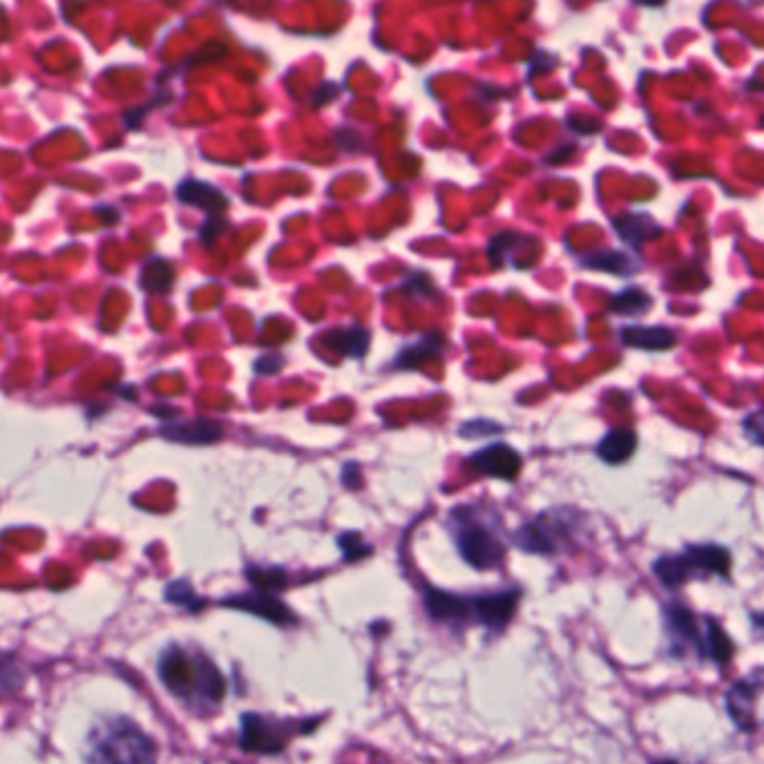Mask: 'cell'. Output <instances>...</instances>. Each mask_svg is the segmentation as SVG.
<instances>
[{
  "instance_id": "1",
  "label": "cell",
  "mask_w": 764,
  "mask_h": 764,
  "mask_svg": "<svg viewBox=\"0 0 764 764\" xmlns=\"http://www.w3.org/2000/svg\"><path fill=\"white\" fill-rule=\"evenodd\" d=\"M157 677L166 693L195 718H215L224 709L228 680L197 644L170 642L157 657Z\"/></svg>"
},
{
  "instance_id": "2",
  "label": "cell",
  "mask_w": 764,
  "mask_h": 764,
  "mask_svg": "<svg viewBox=\"0 0 764 764\" xmlns=\"http://www.w3.org/2000/svg\"><path fill=\"white\" fill-rule=\"evenodd\" d=\"M519 601V588L483 592V595H456V592L432 586L423 590V606L432 622L456 630L481 626L492 635H501L510 626Z\"/></svg>"
},
{
  "instance_id": "3",
  "label": "cell",
  "mask_w": 764,
  "mask_h": 764,
  "mask_svg": "<svg viewBox=\"0 0 764 764\" xmlns=\"http://www.w3.org/2000/svg\"><path fill=\"white\" fill-rule=\"evenodd\" d=\"M85 764H159V744L126 713L92 720L83 742Z\"/></svg>"
},
{
  "instance_id": "4",
  "label": "cell",
  "mask_w": 764,
  "mask_h": 764,
  "mask_svg": "<svg viewBox=\"0 0 764 764\" xmlns=\"http://www.w3.org/2000/svg\"><path fill=\"white\" fill-rule=\"evenodd\" d=\"M324 722V715L318 718H284L264 711H246L240 718L237 744L244 753L260 758L280 756L291 744L311 735Z\"/></svg>"
},
{
  "instance_id": "5",
  "label": "cell",
  "mask_w": 764,
  "mask_h": 764,
  "mask_svg": "<svg viewBox=\"0 0 764 764\" xmlns=\"http://www.w3.org/2000/svg\"><path fill=\"white\" fill-rule=\"evenodd\" d=\"M729 568L731 555L720 546H689L677 555H666L653 563L655 577L666 588H677L691 579H706L713 575L727 577Z\"/></svg>"
},
{
  "instance_id": "6",
  "label": "cell",
  "mask_w": 764,
  "mask_h": 764,
  "mask_svg": "<svg viewBox=\"0 0 764 764\" xmlns=\"http://www.w3.org/2000/svg\"><path fill=\"white\" fill-rule=\"evenodd\" d=\"M452 521L456 548L472 568L490 570L501 566L505 557V546L485 523L476 521L472 512L463 508L452 514Z\"/></svg>"
},
{
  "instance_id": "7",
  "label": "cell",
  "mask_w": 764,
  "mask_h": 764,
  "mask_svg": "<svg viewBox=\"0 0 764 764\" xmlns=\"http://www.w3.org/2000/svg\"><path fill=\"white\" fill-rule=\"evenodd\" d=\"M764 700V671L747 675L735 682L727 693L729 718L735 727L744 733H753L762 724V713L758 704Z\"/></svg>"
},
{
  "instance_id": "8",
  "label": "cell",
  "mask_w": 764,
  "mask_h": 764,
  "mask_svg": "<svg viewBox=\"0 0 764 764\" xmlns=\"http://www.w3.org/2000/svg\"><path fill=\"white\" fill-rule=\"evenodd\" d=\"M664 628L673 655L686 657L693 653L697 657H706L704 628L697 624L693 610H689L684 604H668L664 608Z\"/></svg>"
},
{
  "instance_id": "9",
  "label": "cell",
  "mask_w": 764,
  "mask_h": 764,
  "mask_svg": "<svg viewBox=\"0 0 764 764\" xmlns=\"http://www.w3.org/2000/svg\"><path fill=\"white\" fill-rule=\"evenodd\" d=\"M222 606L242 610V613L260 617L264 619V622L275 624V626H291L295 622V615L291 613V608L286 606L275 592H266L257 588H253L251 592H242V595H231L222 599Z\"/></svg>"
},
{
  "instance_id": "10",
  "label": "cell",
  "mask_w": 764,
  "mask_h": 764,
  "mask_svg": "<svg viewBox=\"0 0 764 764\" xmlns=\"http://www.w3.org/2000/svg\"><path fill=\"white\" fill-rule=\"evenodd\" d=\"M563 539L561 521H552V514H541L534 521L514 534L517 546L532 555H555L559 552V543Z\"/></svg>"
},
{
  "instance_id": "11",
  "label": "cell",
  "mask_w": 764,
  "mask_h": 764,
  "mask_svg": "<svg viewBox=\"0 0 764 764\" xmlns=\"http://www.w3.org/2000/svg\"><path fill=\"white\" fill-rule=\"evenodd\" d=\"M472 467H476V470L485 476H492V479L512 481L517 479L521 470V458L510 445L496 443L472 456Z\"/></svg>"
},
{
  "instance_id": "12",
  "label": "cell",
  "mask_w": 764,
  "mask_h": 764,
  "mask_svg": "<svg viewBox=\"0 0 764 764\" xmlns=\"http://www.w3.org/2000/svg\"><path fill=\"white\" fill-rule=\"evenodd\" d=\"M159 434L173 443L210 445V443L222 441L224 429L222 425L215 423V420L197 418V420H188V423H168L159 429Z\"/></svg>"
},
{
  "instance_id": "13",
  "label": "cell",
  "mask_w": 764,
  "mask_h": 764,
  "mask_svg": "<svg viewBox=\"0 0 764 764\" xmlns=\"http://www.w3.org/2000/svg\"><path fill=\"white\" fill-rule=\"evenodd\" d=\"M177 197L179 202L204 208L210 215H217L228 208V199L222 190H217L215 186L204 184V181H197V179L184 181V184L177 188Z\"/></svg>"
},
{
  "instance_id": "14",
  "label": "cell",
  "mask_w": 764,
  "mask_h": 764,
  "mask_svg": "<svg viewBox=\"0 0 764 764\" xmlns=\"http://www.w3.org/2000/svg\"><path fill=\"white\" fill-rule=\"evenodd\" d=\"M30 682V671L16 653H0V702L14 700Z\"/></svg>"
},
{
  "instance_id": "15",
  "label": "cell",
  "mask_w": 764,
  "mask_h": 764,
  "mask_svg": "<svg viewBox=\"0 0 764 764\" xmlns=\"http://www.w3.org/2000/svg\"><path fill=\"white\" fill-rule=\"evenodd\" d=\"M675 333L666 327H626L622 342L626 347L644 351H668L675 345Z\"/></svg>"
},
{
  "instance_id": "16",
  "label": "cell",
  "mask_w": 764,
  "mask_h": 764,
  "mask_svg": "<svg viewBox=\"0 0 764 764\" xmlns=\"http://www.w3.org/2000/svg\"><path fill=\"white\" fill-rule=\"evenodd\" d=\"M322 340H324V345H327L331 351H338L340 356L362 358L367 353L371 333L367 329H360V327L336 329V331H329Z\"/></svg>"
},
{
  "instance_id": "17",
  "label": "cell",
  "mask_w": 764,
  "mask_h": 764,
  "mask_svg": "<svg viewBox=\"0 0 764 764\" xmlns=\"http://www.w3.org/2000/svg\"><path fill=\"white\" fill-rule=\"evenodd\" d=\"M635 447H637V436L633 429H613V432L599 443L597 454L601 461L617 465V463L628 461V458L633 456Z\"/></svg>"
},
{
  "instance_id": "18",
  "label": "cell",
  "mask_w": 764,
  "mask_h": 764,
  "mask_svg": "<svg viewBox=\"0 0 764 764\" xmlns=\"http://www.w3.org/2000/svg\"><path fill=\"white\" fill-rule=\"evenodd\" d=\"M704 653L706 660L715 662L718 666H724L731 662L733 657V642L731 637L724 633V628L715 622V619H704Z\"/></svg>"
},
{
  "instance_id": "19",
  "label": "cell",
  "mask_w": 764,
  "mask_h": 764,
  "mask_svg": "<svg viewBox=\"0 0 764 764\" xmlns=\"http://www.w3.org/2000/svg\"><path fill=\"white\" fill-rule=\"evenodd\" d=\"M617 233L624 237L628 244L639 246L642 242H648L653 235L660 233V228L653 224L651 217H642V215H626L619 217L615 222Z\"/></svg>"
},
{
  "instance_id": "20",
  "label": "cell",
  "mask_w": 764,
  "mask_h": 764,
  "mask_svg": "<svg viewBox=\"0 0 764 764\" xmlns=\"http://www.w3.org/2000/svg\"><path fill=\"white\" fill-rule=\"evenodd\" d=\"M445 347V338L441 336V333H432V336L423 338V342L420 345H414L409 347L403 356L398 358V367L400 369H412V367H418L420 362H425L429 358H436L438 353L443 351Z\"/></svg>"
},
{
  "instance_id": "21",
  "label": "cell",
  "mask_w": 764,
  "mask_h": 764,
  "mask_svg": "<svg viewBox=\"0 0 764 764\" xmlns=\"http://www.w3.org/2000/svg\"><path fill=\"white\" fill-rule=\"evenodd\" d=\"M175 282L173 266L164 260H152L141 275V286L150 293H166Z\"/></svg>"
},
{
  "instance_id": "22",
  "label": "cell",
  "mask_w": 764,
  "mask_h": 764,
  "mask_svg": "<svg viewBox=\"0 0 764 764\" xmlns=\"http://www.w3.org/2000/svg\"><path fill=\"white\" fill-rule=\"evenodd\" d=\"M246 579L251 581V586L257 590H266V592H278L286 584H289V577L282 568H262V566H251L246 568Z\"/></svg>"
},
{
  "instance_id": "23",
  "label": "cell",
  "mask_w": 764,
  "mask_h": 764,
  "mask_svg": "<svg viewBox=\"0 0 764 764\" xmlns=\"http://www.w3.org/2000/svg\"><path fill=\"white\" fill-rule=\"evenodd\" d=\"M166 601H170V604H175V606L186 608V610H190V613H197V610L204 608V599L199 597L195 588L184 579L173 581V584L166 588Z\"/></svg>"
},
{
  "instance_id": "24",
  "label": "cell",
  "mask_w": 764,
  "mask_h": 764,
  "mask_svg": "<svg viewBox=\"0 0 764 764\" xmlns=\"http://www.w3.org/2000/svg\"><path fill=\"white\" fill-rule=\"evenodd\" d=\"M584 264L590 266V269H599V271H608L617 275L633 271V264H628V257L624 253H615V251L592 253L586 257Z\"/></svg>"
},
{
  "instance_id": "25",
  "label": "cell",
  "mask_w": 764,
  "mask_h": 764,
  "mask_svg": "<svg viewBox=\"0 0 764 764\" xmlns=\"http://www.w3.org/2000/svg\"><path fill=\"white\" fill-rule=\"evenodd\" d=\"M651 304H653V300L648 298L644 291L628 289L622 295H617V298L613 300V304H610V307H613L615 313L630 315V313H644V309L651 307Z\"/></svg>"
},
{
  "instance_id": "26",
  "label": "cell",
  "mask_w": 764,
  "mask_h": 764,
  "mask_svg": "<svg viewBox=\"0 0 764 764\" xmlns=\"http://www.w3.org/2000/svg\"><path fill=\"white\" fill-rule=\"evenodd\" d=\"M338 546H340V550H342V555H345V561H358L360 557L371 555V548L365 546V543H362L360 534H356V532L340 534Z\"/></svg>"
},
{
  "instance_id": "27",
  "label": "cell",
  "mask_w": 764,
  "mask_h": 764,
  "mask_svg": "<svg viewBox=\"0 0 764 764\" xmlns=\"http://www.w3.org/2000/svg\"><path fill=\"white\" fill-rule=\"evenodd\" d=\"M742 427L753 443L764 447V409H760V412H753L744 418Z\"/></svg>"
},
{
  "instance_id": "28",
  "label": "cell",
  "mask_w": 764,
  "mask_h": 764,
  "mask_svg": "<svg viewBox=\"0 0 764 764\" xmlns=\"http://www.w3.org/2000/svg\"><path fill=\"white\" fill-rule=\"evenodd\" d=\"M490 432H501V427L494 425V423H487V420H474V423H467L461 427V436H465V438H470V434L472 436H481V434L485 436Z\"/></svg>"
},
{
  "instance_id": "29",
  "label": "cell",
  "mask_w": 764,
  "mask_h": 764,
  "mask_svg": "<svg viewBox=\"0 0 764 764\" xmlns=\"http://www.w3.org/2000/svg\"><path fill=\"white\" fill-rule=\"evenodd\" d=\"M753 626H756L758 630H762V633H764V613L753 615Z\"/></svg>"
},
{
  "instance_id": "30",
  "label": "cell",
  "mask_w": 764,
  "mask_h": 764,
  "mask_svg": "<svg viewBox=\"0 0 764 764\" xmlns=\"http://www.w3.org/2000/svg\"><path fill=\"white\" fill-rule=\"evenodd\" d=\"M637 3H642L646 7H657V5H664L666 0H637Z\"/></svg>"
},
{
  "instance_id": "31",
  "label": "cell",
  "mask_w": 764,
  "mask_h": 764,
  "mask_svg": "<svg viewBox=\"0 0 764 764\" xmlns=\"http://www.w3.org/2000/svg\"><path fill=\"white\" fill-rule=\"evenodd\" d=\"M657 764H677V762H673V760H664V762H657Z\"/></svg>"
}]
</instances>
